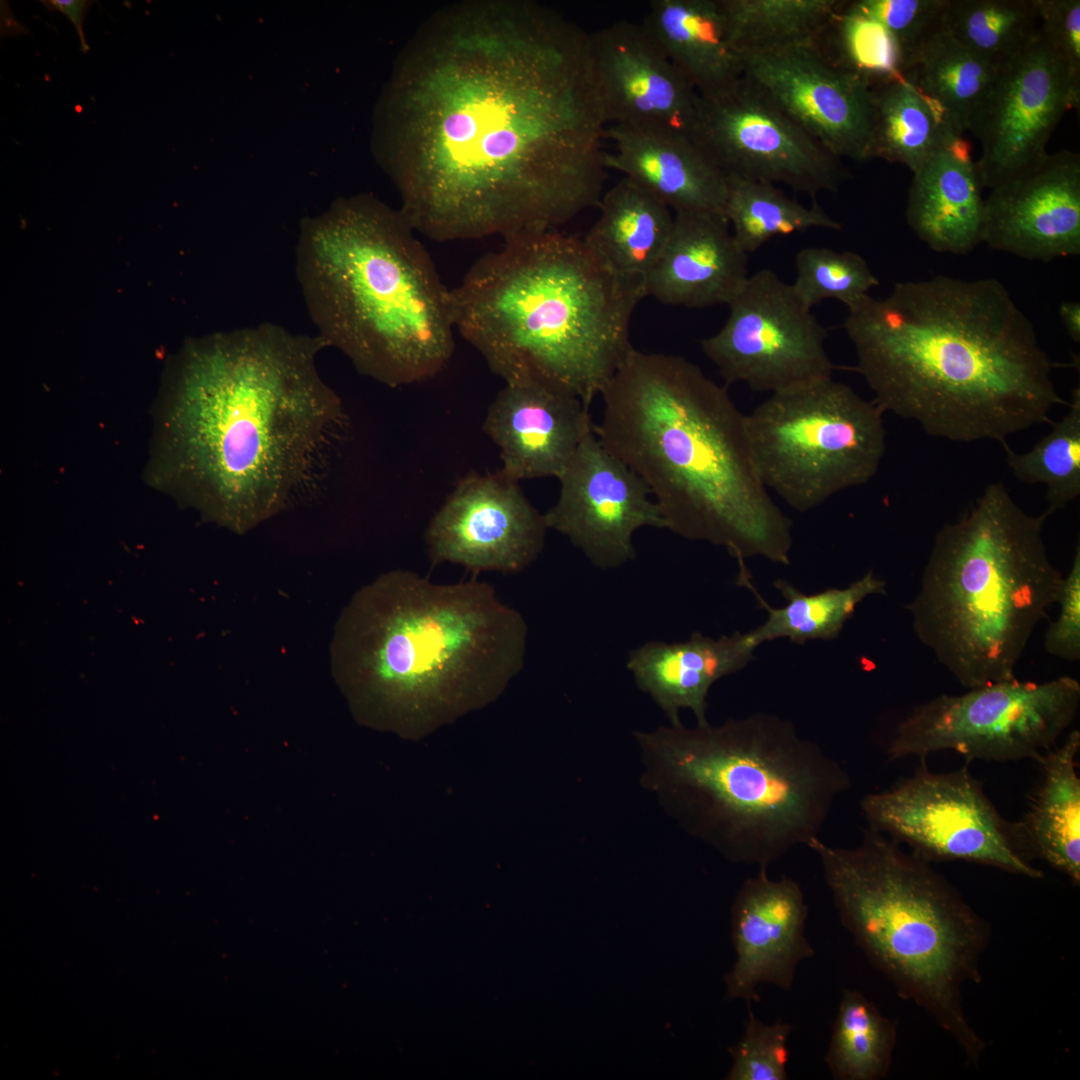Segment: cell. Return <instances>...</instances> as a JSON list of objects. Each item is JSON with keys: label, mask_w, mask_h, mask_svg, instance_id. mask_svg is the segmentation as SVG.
Returning <instances> with one entry per match:
<instances>
[{"label": "cell", "mask_w": 1080, "mask_h": 1080, "mask_svg": "<svg viewBox=\"0 0 1080 1080\" xmlns=\"http://www.w3.org/2000/svg\"><path fill=\"white\" fill-rule=\"evenodd\" d=\"M737 53L815 44L843 1L718 0Z\"/></svg>", "instance_id": "836d02e7"}, {"label": "cell", "mask_w": 1080, "mask_h": 1080, "mask_svg": "<svg viewBox=\"0 0 1080 1080\" xmlns=\"http://www.w3.org/2000/svg\"><path fill=\"white\" fill-rule=\"evenodd\" d=\"M728 307L721 329L700 341L727 384L773 394L832 378L826 329L774 271L749 275Z\"/></svg>", "instance_id": "5bb4252c"}, {"label": "cell", "mask_w": 1080, "mask_h": 1080, "mask_svg": "<svg viewBox=\"0 0 1080 1080\" xmlns=\"http://www.w3.org/2000/svg\"><path fill=\"white\" fill-rule=\"evenodd\" d=\"M725 209L731 232L746 254L760 249L776 236L811 228L841 230L842 224L816 202L806 207L789 198L774 184L727 175Z\"/></svg>", "instance_id": "d590c367"}, {"label": "cell", "mask_w": 1080, "mask_h": 1080, "mask_svg": "<svg viewBox=\"0 0 1080 1080\" xmlns=\"http://www.w3.org/2000/svg\"><path fill=\"white\" fill-rule=\"evenodd\" d=\"M757 645L750 631L712 638L693 632L683 641L652 640L632 649L626 668L637 687L656 703L671 725L689 709L698 725L707 724V697L715 682L745 668Z\"/></svg>", "instance_id": "484cf974"}, {"label": "cell", "mask_w": 1080, "mask_h": 1080, "mask_svg": "<svg viewBox=\"0 0 1080 1080\" xmlns=\"http://www.w3.org/2000/svg\"><path fill=\"white\" fill-rule=\"evenodd\" d=\"M416 233L400 210L360 195L304 221L296 244L317 335L389 387L435 377L455 349L450 289Z\"/></svg>", "instance_id": "ba28073f"}, {"label": "cell", "mask_w": 1080, "mask_h": 1080, "mask_svg": "<svg viewBox=\"0 0 1080 1080\" xmlns=\"http://www.w3.org/2000/svg\"><path fill=\"white\" fill-rule=\"evenodd\" d=\"M41 2L47 8H49L51 11L52 10L53 11L54 10H59L62 13L66 14L69 17V19L74 23V25L77 27L78 32H79V36L82 39V43H84V45H85V39L83 38V33L81 31L82 30V23H83V17L85 15V12L87 11L88 7L91 5L92 2H90V1H73V0H52V1H41Z\"/></svg>", "instance_id": "f6af8a7d"}, {"label": "cell", "mask_w": 1080, "mask_h": 1080, "mask_svg": "<svg viewBox=\"0 0 1080 1080\" xmlns=\"http://www.w3.org/2000/svg\"><path fill=\"white\" fill-rule=\"evenodd\" d=\"M796 278L791 287L807 307L835 299L848 310L857 306L879 284L866 260L851 251L806 247L795 257Z\"/></svg>", "instance_id": "ab89813d"}, {"label": "cell", "mask_w": 1080, "mask_h": 1080, "mask_svg": "<svg viewBox=\"0 0 1080 1080\" xmlns=\"http://www.w3.org/2000/svg\"><path fill=\"white\" fill-rule=\"evenodd\" d=\"M982 189L969 146L958 138L913 173L907 223L930 249L967 254L982 242Z\"/></svg>", "instance_id": "4316f807"}, {"label": "cell", "mask_w": 1080, "mask_h": 1080, "mask_svg": "<svg viewBox=\"0 0 1080 1080\" xmlns=\"http://www.w3.org/2000/svg\"><path fill=\"white\" fill-rule=\"evenodd\" d=\"M997 74L943 30L920 47L905 77L936 105L952 131L963 137Z\"/></svg>", "instance_id": "d6a6232c"}, {"label": "cell", "mask_w": 1080, "mask_h": 1080, "mask_svg": "<svg viewBox=\"0 0 1080 1080\" xmlns=\"http://www.w3.org/2000/svg\"><path fill=\"white\" fill-rule=\"evenodd\" d=\"M1080 732L1071 731L1037 761L1040 777L1025 814L1014 821L1023 857L1041 860L1080 884Z\"/></svg>", "instance_id": "83f0119b"}, {"label": "cell", "mask_w": 1080, "mask_h": 1080, "mask_svg": "<svg viewBox=\"0 0 1080 1080\" xmlns=\"http://www.w3.org/2000/svg\"><path fill=\"white\" fill-rule=\"evenodd\" d=\"M1059 316L1069 337L1080 342V303L1064 301L1059 307Z\"/></svg>", "instance_id": "bcb514c9"}, {"label": "cell", "mask_w": 1080, "mask_h": 1080, "mask_svg": "<svg viewBox=\"0 0 1080 1080\" xmlns=\"http://www.w3.org/2000/svg\"><path fill=\"white\" fill-rule=\"evenodd\" d=\"M527 635L487 582L392 570L343 608L331 666L358 702L418 732L495 698L524 666Z\"/></svg>", "instance_id": "5b68a950"}, {"label": "cell", "mask_w": 1080, "mask_h": 1080, "mask_svg": "<svg viewBox=\"0 0 1080 1080\" xmlns=\"http://www.w3.org/2000/svg\"><path fill=\"white\" fill-rule=\"evenodd\" d=\"M896 1037L895 1021L859 991L844 990L825 1062L838 1080L883 1079L891 1067Z\"/></svg>", "instance_id": "8d00e7d4"}, {"label": "cell", "mask_w": 1080, "mask_h": 1080, "mask_svg": "<svg viewBox=\"0 0 1080 1080\" xmlns=\"http://www.w3.org/2000/svg\"><path fill=\"white\" fill-rule=\"evenodd\" d=\"M1012 475L1026 484L1046 487L1048 516L1080 495V388L1072 391L1068 411L1031 449L1018 453L1002 444Z\"/></svg>", "instance_id": "f35d334b"}, {"label": "cell", "mask_w": 1080, "mask_h": 1080, "mask_svg": "<svg viewBox=\"0 0 1080 1080\" xmlns=\"http://www.w3.org/2000/svg\"><path fill=\"white\" fill-rule=\"evenodd\" d=\"M774 586L786 602L779 608L769 605L758 593L752 579L743 584L767 612L764 623L750 631L757 646L780 638L796 644L834 640L865 598L886 592V583L872 571L845 588H830L813 594H806L783 579L776 580Z\"/></svg>", "instance_id": "1f68e13d"}, {"label": "cell", "mask_w": 1080, "mask_h": 1080, "mask_svg": "<svg viewBox=\"0 0 1080 1080\" xmlns=\"http://www.w3.org/2000/svg\"><path fill=\"white\" fill-rule=\"evenodd\" d=\"M861 810L870 828L905 843L929 863L966 861L1043 877L1021 854L1013 822L999 813L966 767L934 773L923 764L892 788L866 795Z\"/></svg>", "instance_id": "4fadbf2b"}, {"label": "cell", "mask_w": 1080, "mask_h": 1080, "mask_svg": "<svg viewBox=\"0 0 1080 1080\" xmlns=\"http://www.w3.org/2000/svg\"><path fill=\"white\" fill-rule=\"evenodd\" d=\"M503 239L450 289L455 330L505 383L542 382L589 407L633 348L644 278L614 272L558 229Z\"/></svg>", "instance_id": "8992f818"}, {"label": "cell", "mask_w": 1080, "mask_h": 1080, "mask_svg": "<svg viewBox=\"0 0 1080 1080\" xmlns=\"http://www.w3.org/2000/svg\"><path fill=\"white\" fill-rule=\"evenodd\" d=\"M820 859L841 924L871 964L937 1022L977 1065L987 1043L963 1008V988L982 979L988 923L929 862L868 828L855 847L819 837Z\"/></svg>", "instance_id": "30bf717a"}, {"label": "cell", "mask_w": 1080, "mask_h": 1080, "mask_svg": "<svg viewBox=\"0 0 1080 1080\" xmlns=\"http://www.w3.org/2000/svg\"><path fill=\"white\" fill-rule=\"evenodd\" d=\"M1048 515L1024 511L1000 482L936 534L907 606L920 642L966 689L1016 678L1063 575L1043 538Z\"/></svg>", "instance_id": "9c48e42d"}, {"label": "cell", "mask_w": 1080, "mask_h": 1080, "mask_svg": "<svg viewBox=\"0 0 1080 1080\" xmlns=\"http://www.w3.org/2000/svg\"><path fill=\"white\" fill-rule=\"evenodd\" d=\"M883 414L832 378L770 394L746 415L761 481L802 513L866 484L886 450Z\"/></svg>", "instance_id": "8fae6325"}, {"label": "cell", "mask_w": 1080, "mask_h": 1080, "mask_svg": "<svg viewBox=\"0 0 1080 1080\" xmlns=\"http://www.w3.org/2000/svg\"><path fill=\"white\" fill-rule=\"evenodd\" d=\"M1079 100L1080 80L1039 28L1026 51L998 72L970 118L967 131L982 149L975 162L982 187L991 190L1042 160L1051 134Z\"/></svg>", "instance_id": "2e32d148"}, {"label": "cell", "mask_w": 1080, "mask_h": 1080, "mask_svg": "<svg viewBox=\"0 0 1080 1080\" xmlns=\"http://www.w3.org/2000/svg\"><path fill=\"white\" fill-rule=\"evenodd\" d=\"M381 124L399 210L434 241L558 229L603 195L590 34L536 1L432 13L400 55Z\"/></svg>", "instance_id": "6da1fadb"}, {"label": "cell", "mask_w": 1080, "mask_h": 1080, "mask_svg": "<svg viewBox=\"0 0 1080 1080\" xmlns=\"http://www.w3.org/2000/svg\"><path fill=\"white\" fill-rule=\"evenodd\" d=\"M319 335L261 323L190 342L159 419L160 487L244 534L312 495L346 426Z\"/></svg>", "instance_id": "7a4b0ae2"}, {"label": "cell", "mask_w": 1080, "mask_h": 1080, "mask_svg": "<svg viewBox=\"0 0 1080 1080\" xmlns=\"http://www.w3.org/2000/svg\"><path fill=\"white\" fill-rule=\"evenodd\" d=\"M547 529L519 482L498 470L461 479L431 519L425 541L434 564L516 573L537 559Z\"/></svg>", "instance_id": "ac0fdd59"}, {"label": "cell", "mask_w": 1080, "mask_h": 1080, "mask_svg": "<svg viewBox=\"0 0 1080 1080\" xmlns=\"http://www.w3.org/2000/svg\"><path fill=\"white\" fill-rule=\"evenodd\" d=\"M748 277V254L724 216L679 212L644 290L663 305L702 309L728 305Z\"/></svg>", "instance_id": "cb8c5ba5"}, {"label": "cell", "mask_w": 1080, "mask_h": 1080, "mask_svg": "<svg viewBox=\"0 0 1080 1080\" xmlns=\"http://www.w3.org/2000/svg\"><path fill=\"white\" fill-rule=\"evenodd\" d=\"M1080 684L1062 676L1037 683L1017 678L939 695L914 706L887 747L890 760L951 750L971 760L1038 761L1074 721Z\"/></svg>", "instance_id": "7c38bea8"}, {"label": "cell", "mask_w": 1080, "mask_h": 1080, "mask_svg": "<svg viewBox=\"0 0 1080 1080\" xmlns=\"http://www.w3.org/2000/svg\"><path fill=\"white\" fill-rule=\"evenodd\" d=\"M558 479L559 496L544 514L546 526L564 535L599 569H616L634 560L638 530L666 529L645 482L602 445L594 429Z\"/></svg>", "instance_id": "e0dca14e"}, {"label": "cell", "mask_w": 1080, "mask_h": 1080, "mask_svg": "<svg viewBox=\"0 0 1080 1080\" xmlns=\"http://www.w3.org/2000/svg\"><path fill=\"white\" fill-rule=\"evenodd\" d=\"M590 50L607 124L691 138L699 95L642 23L590 34Z\"/></svg>", "instance_id": "ffe728a7"}, {"label": "cell", "mask_w": 1080, "mask_h": 1080, "mask_svg": "<svg viewBox=\"0 0 1080 1080\" xmlns=\"http://www.w3.org/2000/svg\"><path fill=\"white\" fill-rule=\"evenodd\" d=\"M742 76L838 158L868 159L871 89L814 45L738 53Z\"/></svg>", "instance_id": "d6986e66"}, {"label": "cell", "mask_w": 1080, "mask_h": 1080, "mask_svg": "<svg viewBox=\"0 0 1080 1080\" xmlns=\"http://www.w3.org/2000/svg\"><path fill=\"white\" fill-rule=\"evenodd\" d=\"M767 868L748 878L731 908L736 960L725 976L726 997L759 1002L760 984L792 987L797 966L813 956L804 929L807 904L797 882L768 876Z\"/></svg>", "instance_id": "7402d4cb"}, {"label": "cell", "mask_w": 1080, "mask_h": 1080, "mask_svg": "<svg viewBox=\"0 0 1080 1080\" xmlns=\"http://www.w3.org/2000/svg\"><path fill=\"white\" fill-rule=\"evenodd\" d=\"M814 45L870 89L905 77V57L895 37L851 1H843Z\"/></svg>", "instance_id": "74e56055"}, {"label": "cell", "mask_w": 1080, "mask_h": 1080, "mask_svg": "<svg viewBox=\"0 0 1080 1080\" xmlns=\"http://www.w3.org/2000/svg\"><path fill=\"white\" fill-rule=\"evenodd\" d=\"M594 432L647 485L666 529L737 561L788 565L792 521L761 481L746 415L684 357L629 351L600 394Z\"/></svg>", "instance_id": "277c9868"}, {"label": "cell", "mask_w": 1080, "mask_h": 1080, "mask_svg": "<svg viewBox=\"0 0 1080 1080\" xmlns=\"http://www.w3.org/2000/svg\"><path fill=\"white\" fill-rule=\"evenodd\" d=\"M1036 0H949L945 31L996 72L1013 64L1036 38Z\"/></svg>", "instance_id": "e575fe53"}, {"label": "cell", "mask_w": 1080, "mask_h": 1080, "mask_svg": "<svg viewBox=\"0 0 1080 1080\" xmlns=\"http://www.w3.org/2000/svg\"><path fill=\"white\" fill-rule=\"evenodd\" d=\"M868 159L900 163L916 172L956 135L936 105L906 77L871 89Z\"/></svg>", "instance_id": "4dcf8cb0"}, {"label": "cell", "mask_w": 1080, "mask_h": 1080, "mask_svg": "<svg viewBox=\"0 0 1080 1080\" xmlns=\"http://www.w3.org/2000/svg\"><path fill=\"white\" fill-rule=\"evenodd\" d=\"M843 327L873 401L931 436L1002 445L1064 403L1033 324L996 279L899 282Z\"/></svg>", "instance_id": "3957f363"}, {"label": "cell", "mask_w": 1080, "mask_h": 1080, "mask_svg": "<svg viewBox=\"0 0 1080 1080\" xmlns=\"http://www.w3.org/2000/svg\"><path fill=\"white\" fill-rule=\"evenodd\" d=\"M982 242L1027 260L1080 254V155L1047 154L984 200Z\"/></svg>", "instance_id": "44dd1931"}, {"label": "cell", "mask_w": 1080, "mask_h": 1080, "mask_svg": "<svg viewBox=\"0 0 1080 1080\" xmlns=\"http://www.w3.org/2000/svg\"><path fill=\"white\" fill-rule=\"evenodd\" d=\"M1059 614L1046 631L1045 650L1065 661L1080 658V549L1077 546L1070 570L1063 576L1059 595Z\"/></svg>", "instance_id": "7bdbcfd3"}, {"label": "cell", "mask_w": 1080, "mask_h": 1080, "mask_svg": "<svg viewBox=\"0 0 1080 1080\" xmlns=\"http://www.w3.org/2000/svg\"><path fill=\"white\" fill-rule=\"evenodd\" d=\"M949 0H855L859 11L882 23L899 43L906 70L916 52L945 30ZM906 73V71H905Z\"/></svg>", "instance_id": "b9f144b4"}, {"label": "cell", "mask_w": 1080, "mask_h": 1080, "mask_svg": "<svg viewBox=\"0 0 1080 1080\" xmlns=\"http://www.w3.org/2000/svg\"><path fill=\"white\" fill-rule=\"evenodd\" d=\"M598 207L600 215L583 239L614 272L644 278L666 245L674 213L626 177L602 195Z\"/></svg>", "instance_id": "f546056e"}, {"label": "cell", "mask_w": 1080, "mask_h": 1080, "mask_svg": "<svg viewBox=\"0 0 1080 1080\" xmlns=\"http://www.w3.org/2000/svg\"><path fill=\"white\" fill-rule=\"evenodd\" d=\"M1040 31L1080 80V0H1036Z\"/></svg>", "instance_id": "ee69618b"}, {"label": "cell", "mask_w": 1080, "mask_h": 1080, "mask_svg": "<svg viewBox=\"0 0 1080 1080\" xmlns=\"http://www.w3.org/2000/svg\"><path fill=\"white\" fill-rule=\"evenodd\" d=\"M593 429L579 397L538 381L505 383L483 424L499 449L500 471L518 482L559 478Z\"/></svg>", "instance_id": "603a6c76"}, {"label": "cell", "mask_w": 1080, "mask_h": 1080, "mask_svg": "<svg viewBox=\"0 0 1080 1080\" xmlns=\"http://www.w3.org/2000/svg\"><path fill=\"white\" fill-rule=\"evenodd\" d=\"M691 139L726 175L812 197L837 191L849 177L840 158L743 76L718 94L699 95Z\"/></svg>", "instance_id": "9a60e30c"}, {"label": "cell", "mask_w": 1080, "mask_h": 1080, "mask_svg": "<svg viewBox=\"0 0 1080 1080\" xmlns=\"http://www.w3.org/2000/svg\"><path fill=\"white\" fill-rule=\"evenodd\" d=\"M605 139L615 151L606 167L624 174L674 213H709L725 217L727 175L687 136L607 126Z\"/></svg>", "instance_id": "d4e9b609"}, {"label": "cell", "mask_w": 1080, "mask_h": 1080, "mask_svg": "<svg viewBox=\"0 0 1080 1080\" xmlns=\"http://www.w3.org/2000/svg\"><path fill=\"white\" fill-rule=\"evenodd\" d=\"M791 1031L786 1022H761L749 1007L742 1037L728 1048L733 1064L726 1079L787 1080Z\"/></svg>", "instance_id": "60d3db41"}, {"label": "cell", "mask_w": 1080, "mask_h": 1080, "mask_svg": "<svg viewBox=\"0 0 1080 1080\" xmlns=\"http://www.w3.org/2000/svg\"><path fill=\"white\" fill-rule=\"evenodd\" d=\"M642 24L698 95L718 94L742 77L718 0H653Z\"/></svg>", "instance_id": "f1b7e54d"}, {"label": "cell", "mask_w": 1080, "mask_h": 1080, "mask_svg": "<svg viewBox=\"0 0 1080 1080\" xmlns=\"http://www.w3.org/2000/svg\"><path fill=\"white\" fill-rule=\"evenodd\" d=\"M646 786L683 826L728 860L767 868L819 837L847 771L794 724L753 713L636 733Z\"/></svg>", "instance_id": "52a82bcc"}]
</instances>
